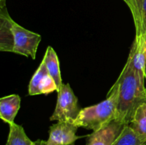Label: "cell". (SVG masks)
<instances>
[{"label":"cell","mask_w":146,"mask_h":145,"mask_svg":"<svg viewBox=\"0 0 146 145\" xmlns=\"http://www.w3.org/2000/svg\"><path fill=\"white\" fill-rule=\"evenodd\" d=\"M116 82L118 85L116 119L129 125L138 107L146 101L145 81L127 61Z\"/></svg>","instance_id":"cell-1"},{"label":"cell","mask_w":146,"mask_h":145,"mask_svg":"<svg viewBox=\"0 0 146 145\" xmlns=\"http://www.w3.org/2000/svg\"><path fill=\"white\" fill-rule=\"evenodd\" d=\"M118 85L116 82L108 93L105 100L81 109L74 125L78 127L98 130L117 117Z\"/></svg>","instance_id":"cell-2"},{"label":"cell","mask_w":146,"mask_h":145,"mask_svg":"<svg viewBox=\"0 0 146 145\" xmlns=\"http://www.w3.org/2000/svg\"><path fill=\"white\" fill-rule=\"evenodd\" d=\"M57 92L56 105L50 120L74 123L81 111L78 98L68 83L63 84Z\"/></svg>","instance_id":"cell-3"},{"label":"cell","mask_w":146,"mask_h":145,"mask_svg":"<svg viewBox=\"0 0 146 145\" xmlns=\"http://www.w3.org/2000/svg\"><path fill=\"white\" fill-rule=\"evenodd\" d=\"M11 31L14 43L13 53L35 59L37 48L41 41V36L26 29L14 20L11 22Z\"/></svg>","instance_id":"cell-4"},{"label":"cell","mask_w":146,"mask_h":145,"mask_svg":"<svg viewBox=\"0 0 146 145\" xmlns=\"http://www.w3.org/2000/svg\"><path fill=\"white\" fill-rule=\"evenodd\" d=\"M127 124L119 119H113L88 136L86 145H113Z\"/></svg>","instance_id":"cell-5"},{"label":"cell","mask_w":146,"mask_h":145,"mask_svg":"<svg viewBox=\"0 0 146 145\" xmlns=\"http://www.w3.org/2000/svg\"><path fill=\"white\" fill-rule=\"evenodd\" d=\"M78 128L73 123L58 122L50 127L46 145H73L81 138L76 135Z\"/></svg>","instance_id":"cell-6"},{"label":"cell","mask_w":146,"mask_h":145,"mask_svg":"<svg viewBox=\"0 0 146 145\" xmlns=\"http://www.w3.org/2000/svg\"><path fill=\"white\" fill-rule=\"evenodd\" d=\"M58 88L55 81L50 75L46 65L42 60L38 69L34 72L29 85V95H36L49 94L57 91Z\"/></svg>","instance_id":"cell-7"},{"label":"cell","mask_w":146,"mask_h":145,"mask_svg":"<svg viewBox=\"0 0 146 145\" xmlns=\"http://www.w3.org/2000/svg\"><path fill=\"white\" fill-rule=\"evenodd\" d=\"M146 34L135 36L131 49L128 62L143 81H145Z\"/></svg>","instance_id":"cell-8"},{"label":"cell","mask_w":146,"mask_h":145,"mask_svg":"<svg viewBox=\"0 0 146 145\" xmlns=\"http://www.w3.org/2000/svg\"><path fill=\"white\" fill-rule=\"evenodd\" d=\"M12 18L9 14L6 6L1 7L0 11V51L12 52L14 51L13 34L11 31Z\"/></svg>","instance_id":"cell-9"},{"label":"cell","mask_w":146,"mask_h":145,"mask_svg":"<svg viewBox=\"0 0 146 145\" xmlns=\"http://www.w3.org/2000/svg\"><path fill=\"white\" fill-rule=\"evenodd\" d=\"M21 105L19 95H13L4 96L0 99V117L9 125L14 123V119Z\"/></svg>","instance_id":"cell-10"},{"label":"cell","mask_w":146,"mask_h":145,"mask_svg":"<svg viewBox=\"0 0 146 145\" xmlns=\"http://www.w3.org/2000/svg\"><path fill=\"white\" fill-rule=\"evenodd\" d=\"M43 60L45 62L47 70L49 72L50 75L53 78L57 85V92L62 86L63 82L61 76V71H60L59 61H58V55L56 53L51 46H48L46 51Z\"/></svg>","instance_id":"cell-11"},{"label":"cell","mask_w":146,"mask_h":145,"mask_svg":"<svg viewBox=\"0 0 146 145\" xmlns=\"http://www.w3.org/2000/svg\"><path fill=\"white\" fill-rule=\"evenodd\" d=\"M128 125L137 136L146 143V101L138 107Z\"/></svg>","instance_id":"cell-12"},{"label":"cell","mask_w":146,"mask_h":145,"mask_svg":"<svg viewBox=\"0 0 146 145\" xmlns=\"http://www.w3.org/2000/svg\"><path fill=\"white\" fill-rule=\"evenodd\" d=\"M6 145H36V142L31 141L24 128L16 123L9 125V133Z\"/></svg>","instance_id":"cell-13"},{"label":"cell","mask_w":146,"mask_h":145,"mask_svg":"<svg viewBox=\"0 0 146 145\" xmlns=\"http://www.w3.org/2000/svg\"><path fill=\"white\" fill-rule=\"evenodd\" d=\"M146 143L143 142L131 129L129 125H127L124 129L118 140L113 145H145Z\"/></svg>","instance_id":"cell-14"},{"label":"cell","mask_w":146,"mask_h":145,"mask_svg":"<svg viewBox=\"0 0 146 145\" xmlns=\"http://www.w3.org/2000/svg\"><path fill=\"white\" fill-rule=\"evenodd\" d=\"M133 1L134 9H135V13L133 17L135 31H136L135 36H141L142 35L141 18H142V9L144 0H133Z\"/></svg>","instance_id":"cell-15"},{"label":"cell","mask_w":146,"mask_h":145,"mask_svg":"<svg viewBox=\"0 0 146 145\" xmlns=\"http://www.w3.org/2000/svg\"><path fill=\"white\" fill-rule=\"evenodd\" d=\"M141 24H142V35H143L146 34V0H144L143 4Z\"/></svg>","instance_id":"cell-16"},{"label":"cell","mask_w":146,"mask_h":145,"mask_svg":"<svg viewBox=\"0 0 146 145\" xmlns=\"http://www.w3.org/2000/svg\"><path fill=\"white\" fill-rule=\"evenodd\" d=\"M125 3H126L127 5L128 6V7L131 9V13H132L133 16L134 15V13H135V9H134V4L133 0H123Z\"/></svg>","instance_id":"cell-17"},{"label":"cell","mask_w":146,"mask_h":145,"mask_svg":"<svg viewBox=\"0 0 146 145\" xmlns=\"http://www.w3.org/2000/svg\"><path fill=\"white\" fill-rule=\"evenodd\" d=\"M36 145H46V142L44 140H37Z\"/></svg>","instance_id":"cell-18"},{"label":"cell","mask_w":146,"mask_h":145,"mask_svg":"<svg viewBox=\"0 0 146 145\" xmlns=\"http://www.w3.org/2000/svg\"><path fill=\"white\" fill-rule=\"evenodd\" d=\"M5 5V0H0V7H3Z\"/></svg>","instance_id":"cell-19"},{"label":"cell","mask_w":146,"mask_h":145,"mask_svg":"<svg viewBox=\"0 0 146 145\" xmlns=\"http://www.w3.org/2000/svg\"><path fill=\"white\" fill-rule=\"evenodd\" d=\"M145 80H146V49H145Z\"/></svg>","instance_id":"cell-20"}]
</instances>
